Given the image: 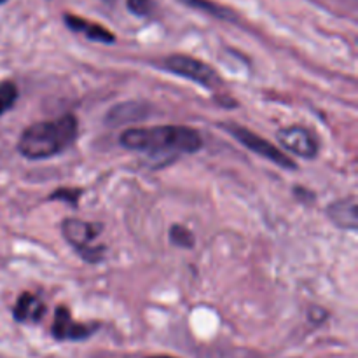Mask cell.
I'll use <instances>...</instances> for the list:
<instances>
[{
  "mask_svg": "<svg viewBox=\"0 0 358 358\" xmlns=\"http://www.w3.org/2000/svg\"><path fill=\"white\" fill-rule=\"evenodd\" d=\"M122 147L150 154H192L203 147V138L189 126L129 128L119 138Z\"/></svg>",
  "mask_w": 358,
  "mask_h": 358,
  "instance_id": "1",
  "label": "cell"
},
{
  "mask_svg": "<svg viewBox=\"0 0 358 358\" xmlns=\"http://www.w3.org/2000/svg\"><path fill=\"white\" fill-rule=\"evenodd\" d=\"M77 119L65 114L52 121L35 122L20 136L17 149L28 159H45L69 149L77 138Z\"/></svg>",
  "mask_w": 358,
  "mask_h": 358,
  "instance_id": "2",
  "label": "cell"
},
{
  "mask_svg": "<svg viewBox=\"0 0 358 358\" xmlns=\"http://www.w3.org/2000/svg\"><path fill=\"white\" fill-rule=\"evenodd\" d=\"M163 66L168 72L194 80V83L201 84L208 90H215V87L220 86V77L217 76L215 70L206 65L205 62H201V59L192 58V56L171 55L164 59Z\"/></svg>",
  "mask_w": 358,
  "mask_h": 358,
  "instance_id": "3",
  "label": "cell"
},
{
  "mask_svg": "<svg viewBox=\"0 0 358 358\" xmlns=\"http://www.w3.org/2000/svg\"><path fill=\"white\" fill-rule=\"evenodd\" d=\"M100 229L101 226L84 222L79 219H65L62 222V233L65 240L90 262H98L103 257V247H91V241L96 238Z\"/></svg>",
  "mask_w": 358,
  "mask_h": 358,
  "instance_id": "4",
  "label": "cell"
},
{
  "mask_svg": "<svg viewBox=\"0 0 358 358\" xmlns=\"http://www.w3.org/2000/svg\"><path fill=\"white\" fill-rule=\"evenodd\" d=\"M222 128L226 129L227 133H231V135L241 143V145L254 150V152L259 154V156L266 157V159L273 161V163H276L282 168H287V170H296V163H294L285 152H282L278 147H275L271 142L262 138V136L255 135V133L250 131V129L243 128V126L240 124H234V122L233 124H231V122H226V124H222Z\"/></svg>",
  "mask_w": 358,
  "mask_h": 358,
  "instance_id": "5",
  "label": "cell"
},
{
  "mask_svg": "<svg viewBox=\"0 0 358 358\" xmlns=\"http://www.w3.org/2000/svg\"><path fill=\"white\" fill-rule=\"evenodd\" d=\"M278 140L289 152L296 156L313 159L318 154V143L315 136L303 126H289L278 133Z\"/></svg>",
  "mask_w": 358,
  "mask_h": 358,
  "instance_id": "6",
  "label": "cell"
},
{
  "mask_svg": "<svg viewBox=\"0 0 358 358\" xmlns=\"http://www.w3.org/2000/svg\"><path fill=\"white\" fill-rule=\"evenodd\" d=\"M94 329L91 325L76 324L70 315L69 308L59 306L55 313V324H52V334L56 339L63 341H77V339H86L93 334Z\"/></svg>",
  "mask_w": 358,
  "mask_h": 358,
  "instance_id": "7",
  "label": "cell"
},
{
  "mask_svg": "<svg viewBox=\"0 0 358 358\" xmlns=\"http://www.w3.org/2000/svg\"><path fill=\"white\" fill-rule=\"evenodd\" d=\"M149 115V107L142 101H124L108 110L105 115V122L108 126L133 124V122L143 121Z\"/></svg>",
  "mask_w": 358,
  "mask_h": 358,
  "instance_id": "8",
  "label": "cell"
},
{
  "mask_svg": "<svg viewBox=\"0 0 358 358\" xmlns=\"http://www.w3.org/2000/svg\"><path fill=\"white\" fill-rule=\"evenodd\" d=\"M357 208L358 206L355 198L338 199V201H334L332 205H329L327 215L331 217V220L338 227L355 231L358 227Z\"/></svg>",
  "mask_w": 358,
  "mask_h": 358,
  "instance_id": "9",
  "label": "cell"
},
{
  "mask_svg": "<svg viewBox=\"0 0 358 358\" xmlns=\"http://www.w3.org/2000/svg\"><path fill=\"white\" fill-rule=\"evenodd\" d=\"M63 21H65V24L70 30L84 34L90 41L103 42V44H112V42L115 41L114 34H112L110 30L103 28L101 24L90 23V21H86L84 17L73 16V14H65V16H63Z\"/></svg>",
  "mask_w": 358,
  "mask_h": 358,
  "instance_id": "10",
  "label": "cell"
},
{
  "mask_svg": "<svg viewBox=\"0 0 358 358\" xmlns=\"http://www.w3.org/2000/svg\"><path fill=\"white\" fill-rule=\"evenodd\" d=\"M44 304L38 301L37 296L23 292L20 296V299H17L16 306H14V318L17 322H27L28 318L34 322H38L42 318V315H44Z\"/></svg>",
  "mask_w": 358,
  "mask_h": 358,
  "instance_id": "11",
  "label": "cell"
},
{
  "mask_svg": "<svg viewBox=\"0 0 358 358\" xmlns=\"http://www.w3.org/2000/svg\"><path fill=\"white\" fill-rule=\"evenodd\" d=\"M184 2L187 7H192V9H198L201 13L210 14V16L217 17V20H222V21H234V13L227 7L220 6V3L212 2V0H180Z\"/></svg>",
  "mask_w": 358,
  "mask_h": 358,
  "instance_id": "12",
  "label": "cell"
},
{
  "mask_svg": "<svg viewBox=\"0 0 358 358\" xmlns=\"http://www.w3.org/2000/svg\"><path fill=\"white\" fill-rule=\"evenodd\" d=\"M17 96H20V91H17V86L13 80L0 83V115L6 114L7 110L14 107Z\"/></svg>",
  "mask_w": 358,
  "mask_h": 358,
  "instance_id": "13",
  "label": "cell"
},
{
  "mask_svg": "<svg viewBox=\"0 0 358 358\" xmlns=\"http://www.w3.org/2000/svg\"><path fill=\"white\" fill-rule=\"evenodd\" d=\"M170 240L171 243L177 245V247L180 248L194 247V234H192L187 227L180 226V224H177V226H173L170 229Z\"/></svg>",
  "mask_w": 358,
  "mask_h": 358,
  "instance_id": "14",
  "label": "cell"
},
{
  "mask_svg": "<svg viewBox=\"0 0 358 358\" xmlns=\"http://www.w3.org/2000/svg\"><path fill=\"white\" fill-rule=\"evenodd\" d=\"M126 6L136 16H149L154 10V0H126Z\"/></svg>",
  "mask_w": 358,
  "mask_h": 358,
  "instance_id": "15",
  "label": "cell"
},
{
  "mask_svg": "<svg viewBox=\"0 0 358 358\" xmlns=\"http://www.w3.org/2000/svg\"><path fill=\"white\" fill-rule=\"evenodd\" d=\"M79 198H80L79 189H58V191H55L51 196H49V199H59V201H66V203H70L72 206L77 205Z\"/></svg>",
  "mask_w": 358,
  "mask_h": 358,
  "instance_id": "16",
  "label": "cell"
},
{
  "mask_svg": "<svg viewBox=\"0 0 358 358\" xmlns=\"http://www.w3.org/2000/svg\"><path fill=\"white\" fill-rule=\"evenodd\" d=\"M150 358H173V357H166V355H159V357H150Z\"/></svg>",
  "mask_w": 358,
  "mask_h": 358,
  "instance_id": "17",
  "label": "cell"
},
{
  "mask_svg": "<svg viewBox=\"0 0 358 358\" xmlns=\"http://www.w3.org/2000/svg\"><path fill=\"white\" fill-rule=\"evenodd\" d=\"M3 2H6V0H0V3H3Z\"/></svg>",
  "mask_w": 358,
  "mask_h": 358,
  "instance_id": "18",
  "label": "cell"
},
{
  "mask_svg": "<svg viewBox=\"0 0 358 358\" xmlns=\"http://www.w3.org/2000/svg\"><path fill=\"white\" fill-rule=\"evenodd\" d=\"M105 2H112V0H105Z\"/></svg>",
  "mask_w": 358,
  "mask_h": 358,
  "instance_id": "19",
  "label": "cell"
}]
</instances>
